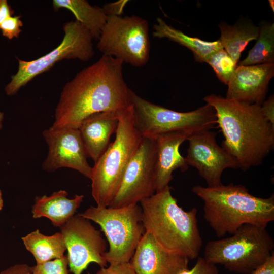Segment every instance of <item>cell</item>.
I'll return each instance as SVG.
<instances>
[{
    "mask_svg": "<svg viewBox=\"0 0 274 274\" xmlns=\"http://www.w3.org/2000/svg\"><path fill=\"white\" fill-rule=\"evenodd\" d=\"M123 62L102 55L80 71L63 87L55 110L52 127L78 128L90 115L119 112L130 104V89L123 76Z\"/></svg>",
    "mask_w": 274,
    "mask_h": 274,
    "instance_id": "1",
    "label": "cell"
},
{
    "mask_svg": "<svg viewBox=\"0 0 274 274\" xmlns=\"http://www.w3.org/2000/svg\"><path fill=\"white\" fill-rule=\"evenodd\" d=\"M203 100L214 108L224 136L221 147L236 159L239 168L260 165L274 148V125L265 118L260 106L214 94Z\"/></svg>",
    "mask_w": 274,
    "mask_h": 274,
    "instance_id": "2",
    "label": "cell"
},
{
    "mask_svg": "<svg viewBox=\"0 0 274 274\" xmlns=\"http://www.w3.org/2000/svg\"><path fill=\"white\" fill-rule=\"evenodd\" d=\"M192 192L203 202V217L218 238L233 234L243 225L266 227L274 220V195L255 196L242 185H195Z\"/></svg>",
    "mask_w": 274,
    "mask_h": 274,
    "instance_id": "3",
    "label": "cell"
},
{
    "mask_svg": "<svg viewBox=\"0 0 274 274\" xmlns=\"http://www.w3.org/2000/svg\"><path fill=\"white\" fill-rule=\"evenodd\" d=\"M145 231L170 253L193 260L202 240L196 208L186 211L177 203L169 186L140 202Z\"/></svg>",
    "mask_w": 274,
    "mask_h": 274,
    "instance_id": "4",
    "label": "cell"
},
{
    "mask_svg": "<svg viewBox=\"0 0 274 274\" xmlns=\"http://www.w3.org/2000/svg\"><path fill=\"white\" fill-rule=\"evenodd\" d=\"M118 116L115 140L92 167L91 194L99 207H108L113 201L125 169L143 139L134 124L131 104L119 111Z\"/></svg>",
    "mask_w": 274,
    "mask_h": 274,
    "instance_id": "5",
    "label": "cell"
},
{
    "mask_svg": "<svg viewBox=\"0 0 274 274\" xmlns=\"http://www.w3.org/2000/svg\"><path fill=\"white\" fill-rule=\"evenodd\" d=\"M273 248L266 227L245 224L231 236L208 242L203 258L231 272L250 274L274 253Z\"/></svg>",
    "mask_w": 274,
    "mask_h": 274,
    "instance_id": "6",
    "label": "cell"
},
{
    "mask_svg": "<svg viewBox=\"0 0 274 274\" xmlns=\"http://www.w3.org/2000/svg\"><path fill=\"white\" fill-rule=\"evenodd\" d=\"M129 100L134 124L143 138L156 139L161 134L172 132L192 134L211 130L217 125L216 112L207 103L192 111L178 112L152 103L131 90Z\"/></svg>",
    "mask_w": 274,
    "mask_h": 274,
    "instance_id": "7",
    "label": "cell"
},
{
    "mask_svg": "<svg viewBox=\"0 0 274 274\" xmlns=\"http://www.w3.org/2000/svg\"><path fill=\"white\" fill-rule=\"evenodd\" d=\"M83 217L98 224L109 244L104 258L109 264L130 262L145 232L140 206L132 204L121 208L91 206Z\"/></svg>",
    "mask_w": 274,
    "mask_h": 274,
    "instance_id": "8",
    "label": "cell"
},
{
    "mask_svg": "<svg viewBox=\"0 0 274 274\" xmlns=\"http://www.w3.org/2000/svg\"><path fill=\"white\" fill-rule=\"evenodd\" d=\"M97 47L103 55L135 67L145 65L150 57L148 21L139 16H108Z\"/></svg>",
    "mask_w": 274,
    "mask_h": 274,
    "instance_id": "9",
    "label": "cell"
},
{
    "mask_svg": "<svg viewBox=\"0 0 274 274\" xmlns=\"http://www.w3.org/2000/svg\"><path fill=\"white\" fill-rule=\"evenodd\" d=\"M63 29L64 35L61 42L47 54L31 61L18 59L17 72L5 88L7 95H14L22 87L58 61L76 59L86 61L93 56V38L85 27L75 20L66 22Z\"/></svg>",
    "mask_w": 274,
    "mask_h": 274,
    "instance_id": "10",
    "label": "cell"
},
{
    "mask_svg": "<svg viewBox=\"0 0 274 274\" xmlns=\"http://www.w3.org/2000/svg\"><path fill=\"white\" fill-rule=\"evenodd\" d=\"M156 139L143 138L109 207L136 204L156 192Z\"/></svg>",
    "mask_w": 274,
    "mask_h": 274,
    "instance_id": "11",
    "label": "cell"
},
{
    "mask_svg": "<svg viewBox=\"0 0 274 274\" xmlns=\"http://www.w3.org/2000/svg\"><path fill=\"white\" fill-rule=\"evenodd\" d=\"M67 251L70 272L82 274L91 263L107 267L104 258L107 244L99 231L89 220L75 215L60 227Z\"/></svg>",
    "mask_w": 274,
    "mask_h": 274,
    "instance_id": "12",
    "label": "cell"
},
{
    "mask_svg": "<svg viewBox=\"0 0 274 274\" xmlns=\"http://www.w3.org/2000/svg\"><path fill=\"white\" fill-rule=\"evenodd\" d=\"M188 147L185 157L188 166L195 168L209 187L222 184L221 176L227 168L238 169L236 159L216 140V132L202 130L187 139Z\"/></svg>",
    "mask_w": 274,
    "mask_h": 274,
    "instance_id": "13",
    "label": "cell"
},
{
    "mask_svg": "<svg viewBox=\"0 0 274 274\" xmlns=\"http://www.w3.org/2000/svg\"><path fill=\"white\" fill-rule=\"evenodd\" d=\"M42 134L48 146L42 165L44 170L50 172L67 167L90 179L92 167L87 162L88 155L78 128L51 126Z\"/></svg>",
    "mask_w": 274,
    "mask_h": 274,
    "instance_id": "14",
    "label": "cell"
},
{
    "mask_svg": "<svg viewBox=\"0 0 274 274\" xmlns=\"http://www.w3.org/2000/svg\"><path fill=\"white\" fill-rule=\"evenodd\" d=\"M273 75L274 63L237 65L227 85L226 98L260 106Z\"/></svg>",
    "mask_w": 274,
    "mask_h": 274,
    "instance_id": "15",
    "label": "cell"
},
{
    "mask_svg": "<svg viewBox=\"0 0 274 274\" xmlns=\"http://www.w3.org/2000/svg\"><path fill=\"white\" fill-rule=\"evenodd\" d=\"M189 260L166 251L145 231L129 262L137 274H178Z\"/></svg>",
    "mask_w": 274,
    "mask_h": 274,
    "instance_id": "16",
    "label": "cell"
},
{
    "mask_svg": "<svg viewBox=\"0 0 274 274\" xmlns=\"http://www.w3.org/2000/svg\"><path fill=\"white\" fill-rule=\"evenodd\" d=\"M191 134L172 132L159 135L156 139V192L169 185L173 173L179 169L186 171L188 165L185 157L179 151L181 145Z\"/></svg>",
    "mask_w": 274,
    "mask_h": 274,
    "instance_id": "17",
    "label": "cell"
},
{
    "mask_svg": "<svg viewBox=\"0 0 274 274\" xmlns=\"http://www.w3.org/2000/svg\"><path fill=\"white\" fill-rule=\"evenodd\" d=\"M118 113L106 111L86 118L78 127L87 155L95 163L110 144L118 124Z\"/></svg>",
    "mask_w": 274,
    "mask_h": 274,
    "instance_id": "18",
    "label": "cell"
},
{
    "mask_svg": "<svg viewBox=\"0 0 274 274\" xmlns=\"http://www.w3.org/2000/svg\"><path fill=\"white\" fill-rule=\"evenodd\" d=\"M67 196V191L60 190L50 196L36 197L32 210V217H46L54 226L61 227L75 215L84 197L83 195L76 194L70 199Z\"/></svg>",
    "mask_w": 274,
    "mask_h": 274,
    "instance_id": "19",
    "label": "cell"
},
{
    "mask_svg": "<svg viewBox=\"0 0 274 274\" xmlns=\"http://www.w3.org/2000/svg\"><path fill=\"white\" fill-rule=\"evenodd\" d=\"M156 21L153 26V36L159 39L167 38L188 48L193 52L197 62L206 63L213 54L223 49L219 39L213 42L206 41L187 36L168 25L161 18H157Z\"/></svg>",
    "mask_w": 274,
    "mask_h": 274,
    "instance_id": "20",
    "label": "cell"
},
{
    "mask_svg": "<svg viewBox=\"0 0 274 274\" xmlns=\"http://www.w3.org/2000/svg\"><path fill=\"white\" fill-rule=\"evenodd\" d=\"M52 3L55 11L60 8L70 11L93 39L98 40L108 18L103 8L91 6L85 0H54Z\"/></svg>",
    "mask_w": 274,
    "mask_h": 274,
    "instance_id": "21",
    "label": "cell"
},
{
    "mask_svg": "<svg viewBox=\"0 0 274 274\" xmlns=\"http://www.w3.org/2000/svg\"><path fill=\"white\" fill-rule=\"evenodd\" d=\"M221 37L219 39L223 46L233 60L237 64L239 62L242 52L248 43L257 40L259 28L250 22H237L230 25L225 22L219 25Z\"/></svg>",
    "mask_w": 274,
    "mask_h": 274,
    "instance_id": "22",
    "label": "cell"
},
{
    "mask_svg": "<svg viewBox=\"0 0 274 274\" xmlns=\"http://www.w3.org/2000/svg\"><path fill=\"white\" fill-rule=\"evenodd\" d=\"M22 241L33 256L37 264L61 258L66 250L61 232L45 235L37 229L22 237Z\"/></svg>",
    "mask_w": 274,
    "mask_h": 274,
    "instance_id": "23",
    "label": "cell"
},
{
    "mask_svg": "<svg viewBox=\"0 0 274 274\" xmlns=\"http://www.w3.org/2000/svg\"><path fill=\"white\" fill-rule=\"evenodd\" d=\"M257 41L239 66L253 65L274 62V23H260Z\"/></svg>",
    "mask_w": 274,
    "mask_h": 274,
    "instance_id": "24",
    "label": "cell"
},
{
    "mask_svg": "<svg viewBox=\"0 0 274 274\" xmlns=\"http://www.w3.org/2000/svg\"><path fill=\"white\" fill-rule=\"evenodd\" d=\"M206 63L212 67L219 80L226 85L229 83L237 66L224 49L213 54Z\"/></svg>",
    "mask_w": 274,
    "mask_h": 274,
    "instance_id": "25",
    "label": "cell"
},
{
    "mask_svg": "<svg viewBox=\"0 0 274 274\" xmlns=\"http://www.w3.org/2000/svg\"><path fill=\"white\" fill-rule=\"evenodd\" d=\"M66 256L31 267V274H69Z\"/></svg>",
    "mask_w": 274,
    "mask_h": 274,
    "instance_id": "26",
    "label": "cell"
},
{
    "mask_svg": "<svg viewBox=\"0 0 274 274\" xmlns=\"http://www.w3.org/2000/svg\"><path fill=\"white\" fill-rule=\"evenodd\" d=\"M23 22L20 16H11L5 20L0 25L2 35L9 40L18 38L22 30Z\"/></svg>",
    "mask_w": 274,
    "mask_h": 274,
    "instance_id": "27",
    "label": "cell"
},
{
    "mask_svg": "<svg viewBox=\"0 0 274 274\" xmlns=\"http://www.w3.org/2000/svg\"><path fill=\"white\" fill-rule=\"evenodd\" d=\"M178 274H219V272L216 265L208 262L203 257H199L192 268H185Z\"/></svg>",
    "mask_w": 274,
    "mask_h": 274,
    "instance_id": "28",
    "label": "cell"
},
{
    "mask_svg": "<svg viewBox=\"0 0 274 274\" xmlns=\"http://www.w3.org/2000/svg\"><path fill=\"white\" fill-rule=\"evenodd\" d=\"M96 274H137L130 262L109 264V266L100 268Z\"/></svg>",
    "mask_w": 274,
    "mask_h": 274,
    "instance_id": "29",
    "label": "cell"
},
{
    "mask_svg": "<svg viewBox=\"0 0 274 274\" xmlns=\"http://www.w3.org/2000/svg\"><path fill=\"white\" fill-rule=\"evenodd\" d=\"M261 111L266 120L274 125V96L270 95L260 105Z\"/></svg>",
    "mask_w": 274,
    "mask_h": 274,
    "instance_id": "30",
    "label": "cell"
},
{
    "mask_svg": "<svg viewBox=\"0 0 274 274\" xmlns=\"http://www.w3.org/2000/svg\"><path fill=\"white\" fill-rule=\"evenodd\" d=\"M126 2L127 1H121L107 4L104 6L103 9L108 16L111 15L121 16Z\"/></svg>",
    "mask_w": 274,
    "mask_h": 274,
    "instance_id": "31",
    "label": "cell"
},
{
    "mask_svg": "<svg viewBox=\"0 0 274 274\" xmlns=\"http://www.w3.org/2000/svg\"><path fill=\"white\" fill-rule=\"evenodd\" d=\"M0 274H31V269L26 264H17L1 271Z\"/></svg>",
    "mask_w": 274,
    "mask_h": 274,
    "instance_id": "32",
    "label": "cell"
},
{
    "mask_svg": "<svg viewBox=\"0 0 274 274\" xmlns=\"http://www.w3.org/2000/svg\"><path fill=\"white\" fill-rule=\"evenodd\" d=\"M250 274H274V253L263 264Z\"/></svg>",
    "mask_w": 274,
    "mask_h": 274,
    "instance_id": "33",
    "label": "cell"
},
{
    "mask_svg": "<svg viewBox=\"0 0 274 274\" xmlns=\"http://www.w3.org/2000/svg\"><path fill=\"white\" fill-rule=\"evenodd\" d=\"M14 13L7 0H0V25Z\"/></svg>",
    "mask_w": 274,
    "mask_h": 274,
    "instance_id": "34",
    "label": "cell"
},
{
    "mask_svg": "<svg viewBox=\"0 0 274 274\" xmlns=\"http://www.w3.org/2000/svg\"><path fill=\"white\" fill-rule=\"evenodd\" d=\"M4 118V113L0 111V130L2 129L3 127V121Z\"/></svg>",
    "mask_w": 274,
    "mask_h": 274,
    "instance_id": "35",
    "label": "cell"
},
{
    "mask_svg": "<svg viewBox=\"0 0 274 274\" xmlns=\"http://www.w3.org/2000/svg\"><path fill=\"white\" fill-rule=\"evenodd\" d=\"M3 207V200L2 198V194L0 189V211L2 210Z\"/></svg>",
    "mask_w": 274,
    "mask_h": 274,
    "instance_id": "36",
    "label": "cell"
},
{
    "mask_svg": "<svg viewBox=\"0 0 274 274\" xmlns=\"http://www.w3.org/2000/svg\"><path fill=\"white\" fill-rule=\"evenodd\" d=\"M268 3L269 6L272 10V12H274V1L273 0H268Z\"/></svg>",
    "mask_w": 274,
    "mask_h": 274,
    "instance_id": "37",
    "label": "cell"
}]
</instances>
